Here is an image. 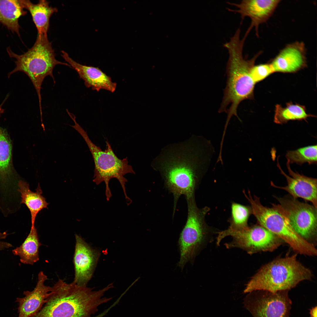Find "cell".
Instances as JSON below:
<instances>
[{"label": "cell", "instance_id": "cell-1", "mask_svg": "<svg viewBox=\"0 0 317 317\" xmlns=\"http://www.w3.org/2000/svg\"><path fill=\"white\" fill-rule=\"evenodd\" d=\"M211 144L202 137L193 136L181 142L167 145L152 162L159 172L165 188L173 198V212L180 197L195 196L213 153Z\"/></svg>", "mask_w": 317, "mask_h": 317}, {"label": "cell", "instance_id": "cell-2", "mask_svg": "<svg viewBox=\"0 0 317 317\" xmlns=\"http://www.w3.org/2000/svg\"><path fill=\"white\" fill-rule=\"evenodd\" d=\"M241 30L238 28L229 41L224 44L228 50L229 56L226 67L227 79L224 90V95L219 112L226 113L227 116L224 129L233 116L239 119L237 109L240 103L245 100L254 98L255 84L250 75V70L254 65L256 60L262 51L258 52L252 58L247 59L243 55V50L246 39L240 37Z\"/></svg>", "mask_w": 317, "mask_h": 317}, {"label": "cell", "instance_id": "cell-3", "mask_svg": "<svg viewBox=\"0 0 317 317\" xmlns=\"http://www.w3.org/2000/svg\"><path fill=\"white\" fill-rule=\"evenodd\" d=\"M113 287L111 284L95 291L59 279L52 287L47 302L33 317H92L100 305L112 299L103 296Z\"/></svg>", "mask_w": 317, "mask_h": 317}, {"label": "cell", "instance_id": "cell-4", "mask_svg": "<svg viewBox=\"0 0 317 317\" xmlns=\"http://www.w3.org/2000/svg\"><path fill=\"white\" fill-rule=\"evenodd\" d=\"M295 254L276 259L263 266L246 284L244 293L263 290L287 291L312 278L311 271L299 262Z\"/></svg>", "mask_w": 317, "mask_h": 317}, {"label": "cell", "instance_id": "cell-5", "mask_svg": "<svg viewBox=\"0 0 317 317\" xmlns=\"http://www.w3.org/2000/svg\"><path fill=\"white\" fill-rule=\"evenodd\" d=\"M7 50L10 57L16 60V67L9 73V77L18 71L23 72L28 76L37 93L40 113H42L41 90L44 79L50 76L55 82L53 71L58 65L71 67L68 63L56 59L54 50L47 36L38 35L33 47L23 54L18 55L14 53L9 48Z\"/></svg>", "mask_w": 317, "mask_h": 317}, {"label": "cell", "instance_id": "cell-6", "mask_svg": "<svg viewBox=\"0 0 317 317\" xmlns=\"http://www.w3.org/2000/svg\"><path fill=\"white\" fill-rule=\"evenodd\" d=\"M73 119L75 124L71 126L82 136L86 143L92 154L94 163L95 168L93 181L97 185L104 182L105 185V194L108 201L112 196L109 182L112 178L117 179L122 188L127 201L131 202L126 191L125 184L127 181L124 177L127 174H135L131 166L128 164L127 158L121 159L114 153L108 141H106L107 148L104 151L94 144L90 139L86 131Z\"/></svg>", "mask_w": 317, "mask_h": 317}, {"label": "cell", "instance_id": "cell-7", "mask_svg": "<svg viewBox=\"0 0 317 317\" xmlns=\"http://www.w3.org/2000/svg\"><path fill=\"white\" fill-rule=\"evenodd\" d=\"M243 193L250 204L252 214L258 224L278 236L298 253L309 256L316 255L315 247L299 235L279 212L272 207L263 205L259 198L255 195L252 196L249 190L247 194L245 190Z\"/></svg>", "mask_w": 317, "mask_h": 317}, {"label": "cell", "instance_id": "cell-8", "mask_svg": "<svg viewBox=\"0 0 317 317\" xmlns=\"http://www.w3.org/2000/svg\"><path fill=\"white\" fill-rule=\"evenodd\" d=\"M186 200L187 220L178 241L180 259L177 266L182 270L187 262L192 261L207 235L208 228L205 217L210 210L207 207L199 208L195 197Z\"/></svg>", "mask_w": 317, "mask_h": 317}, {"label": "cell", "instance_id": "cell-9", "mask_svg": "<svg viewBox=\"0 0 317 317\" xmlns=\"http://www.w3.org/2000/svg\"><path fill=\"white\" fill-rule=\"evenodd\" d=\"M279 204L272 207L287 219L296 232L315 247L317 242V208L293 198L274 196Z\"/></svg>", "mask_w": 317, "mask_h": 317}, {"label": "cell", "instance_id": "cell-10", "mask_svg": "<svg viewBox=\"0 0 317 317\" xmlns=\"http://www.w3.org/2000/svg\"><path fill=\"white\" fill-rule=\"evenodd\" d=\"M229 236H232L233 239L226 244L228 248H239L250 254L273 251L284 242L278 236L258 224L242 230H224L220 233V237L222 239Z\"/></svg>", "mask_w": 317, "mask_h": 317}, {"label": "cell", "instance_id": "cell-11", "mask_svg": "<svg viewBox=\"0 0 317 317\" xmlns=\"http://www.w3.org/2000/svg\"><path fill=\"white\" fill-rule=\"evenodd\" d=\"M287 291L259 290L247 293L244 307L253 317H289L292 302Z\"/></svg>", "mask_w": 317, "mask_h": 317}, {"label": "cell", "instance_id": "cell-12", "mask_svg": "<svg viewBox=\"0 0 317 317\" xmlns=\"http://www.w3.org/2000/svg\"><path fill=\"white\" fill-rule=\"evenodd\" d=\"M11 144L6 132L0 127V200L4 203L18 199V180L12 162Z\"/></svg>", "mask_w": 317, "mask_h": 317}, {"label": "cell", "instance_id": "cell-13", "mask_svg": "<svg viewBox=\"0 0 317 317\" xmlns=\"http://www.w3.org/2000/svg\"><path fill=\"white\" fill-rule=\"evenodd\" d=\"M281 1L280 0H244L237 4L227 2V4L236 7L237 9H227L230 11L240 14L241 24L245 17H248L250 19L251 23L244 36L245 37L247 38L253 27L258 37L259 26L269 19Z\"/></svg>", "mask_w": 317, "mask_h": 317}, {"label": "cell", "instance_id": "cell-14", "mask_svg": "<svg viewBox=\"0 0 317 317\" xmlns=\"http://www.w3.org/2000/svg\"><path fill=\"white\" fill-rule=\"evenodd\" d=\"M75 239L73 260L75 271L73 281L79 286H87L93 274L100 253L80 236L75 235Z\"/></svg>", "mask_w": 317, "mask_h": 317}, {"label": "cell", "instance_id": "cell-15", "mask_svg": "<svg viewBox=\"0 0 317 317\" xmlns=\"http://www.w3.org/2000/svg\"><path fill=\"white\" fill-rule=\"evenodd\" d=\"M278 158V157L277 166L281 174L285 177L287 185L284 186H279L275 185L271 181V186L286 191L294 199L301 198L310 201L317 208V179L308 177L293 171L290 168L289 161L287 160L286 166L290 176H289L281 169L279 162Z\"/></svg>", "mask_w": 317, "mask_h": 317}, {"label": "cell", "instance_id": "cell-16", "mask_svg": "<svg viewBox=\"0 0 317 317\" xmlns=\"http://www.w3.org/2000/svg\"><path fill=\"white\" fill-rule=\"evenodd\" d=\"M304 43L296 41L286 45L269 63L274 72L293 73L307 66Z\"/></svg>", "mask_w": 317, "mask_h": 317}, {"label": "cell", "instance_id": "cell-17", "mask_svg": "<svg viewBox=\"0 0 317 317\" xmlns=\"http://www.w3.org/2000/svg\"><path fill=\"white\" fill-rule=\"evenodd\" d=\"M47 279V276L43 271H40L33 290L25 291L23 297L16 298V302L18 303V317H33L47 302L52 290V287L45 284Z\"/></svg>", "mask_w": 317, "mask_h": 317}, {"label": "cell", "instance_id": "cell-18", "mask_svg": "<svg viewBox=\"0 0 317 317\" xmlns=\"http://www.w3.org/2000/svg\"><path fill=\"white\" fill-rule=\"evenodd\" d=\"M61 53L62 57L76 71L86 87L97 91L101 89L112 92L115 91L117 83L112 82L111 77L98 67L82 65L72 59L66 52L62 50Z\"/></svg>", "mask_w": 317, "mask_h": 317}, {"label": "cell", "instance_id": "cell-19", "mask_svg": "<svg viewBox=\"0 0 317 317\" xmlns=\"http://www.w3.org/2000/svg\"><path fill=\"white\" fill-rule=\"evenodd\" d=\"M20 1L23 8L30 12L38 35L47 36L50 18L54 13L58 11V9L50 6L49 2L46 0H39L36 4L29 0Z\"/></svg>", "mask_w": 317, "mask_h": 317}, {"label": "cell", "instance_id": "cell-20", "mask_svg": "<svg viewBox=\"0 0 317 317\" xmlns=\"http://www.w3.org/2000/svg\"><path fill=\"white\" fill-rule=\"evenodd\" d=\"M18 191L20 198L21 204L25 205L30 212L31 225V228L35 226V222L38 213L44 208H47L49 203L42 195V191L39 183L36 192L32 191L29 185L27 182L19 180L18 183Z\"/></svg>", "mask_w": 317, "mask_h": 317}, {"label": "cell", "instance_id": "cell-21", "mask_svg": "<svg viewBox=\"0 0 317 317\" xmlns=\"http://www.w3.org/2000/svg\"><path fill=\"white\" fill-rule=\"evenodd\" d=\"M19 0H0V22L20 36V17L26 14Z\"/></svg>", "mask_w": 317, "mask_h": 317}, {"label": "cell", "instance_id": "cell-22", "mask_svg": "<svg viewBox=\"0 0 317 317\" xmlns=\"http://www.w3.org/2000/svg\"><path fill=\"white\" fill-rule=\"evenodd\" d=\"M42 245L34 226L31 228L29 234L22 244L12 252L14 255L19 257L22 263L33 265L39 260V249Z\"/></svg>", "mask_w": 317, "mask_h": 317}, {"label": "cell", "instance_id": "cell-23", "mask_svg": "<svg viewBox=\"0 0 317 317\" xmlns=\"http://www.w3.org/2000/svg\"><path fill=\"white\" fill-rule=\"evenodd\" d=\"M310 117L315 116L307 114L304 106L290 102L284 107L279 104L275 105L274 121L277 124H282L290 120H305Z\"/></svg>", "mask_w": 317, "mask_h": 317}, {"label": "cell", "instance_id": "cell-24", "mask_svg": "<svg viewBox=\"0 0 317 317\" xmlns=\"http://www.w3.org/2000/svg\"><path fill=\"white\" fill-rule=\"evenodd\" d=\"M252 214L250 206L232 202L231 206V216L229 220L230 226L226 230L228 231H238L248 227V221Z\"/></svg>", "mask_w": 317, "mask_h": 317}, {"label": "cell", "instance_id": "cell-25", "mask_svg": "<svg viewBox=\"0 0 317 317\" xmlns=\"http://www.w3.org/2000/svg\"><path fill=\"white\" fill-rule=\"evenodd\" d=\"M286 157L290 163L301 165L307 163L309 164H316L317 145L305 146L296 150L287 151Z\"/></svg>", "mask_w": 317, "mask_h": 317}, {"label": "cell", "instance_id": "cell-26", "mask_svg": "<svg viewBox=\"0 0 317 317\" xmlns=\"http://www.w3.org/2000/svg\"><path fill=\"white\" fill-rule=\"evenodd\" d=\"M272 67L269 63L254 65L250 70V76L256 84L274 73Z\"/></svg>", "mask_w": 317, "mask_h": 317}, {"label": "cell", "instance_id": "cell-27", "mask_svg": "<svg viewBox=\"0 0 317 317\" xmlns=\"http://www.w3.org/2000/svg\"><path fill=\"white\" fill-rule=\"evenodd\" d=\"M310 317H317V307L312 308L310 310Z\"/></svg>", "mask_w": 317, "mask_h": 317}, {"label": "cell", "instance_id": "cell-28", "mask_svg": "<svg viewBox=\"0 0 317 317\" xmlns=\"http://www.w3.org/2000/svg\"><path fill=\"white\" fill-rule=\"evenodd\" d=\"M107 314L106 311H104L102 313L94 317H103L106 315Z\"/></svg>", "mask_w": 317, "mask_h": 317}, {"label": "cell", "instance_id": "cell-29", "mask_svg": "<svg viewBox=\"0 0 317 317\" xmlns=\"http://www.w3.org/2000/svg\"><path fill=\"white\" fill-rule=\"evenodd\" d=\"M4 110L2 108V106H0V116L4 112Z\"/></svg>", "mask_w": 317, "mask_h": 317}]
</instances>
